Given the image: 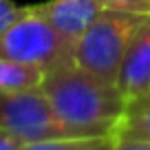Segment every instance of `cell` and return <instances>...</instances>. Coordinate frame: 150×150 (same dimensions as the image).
I'll return each instance as SVG.
<instances>
[{"mask_svg": "<svg viewBox=\"0 0 150 150\" xmlns=\"http://www.w3.org/2000/svg\"><path fill=\"white\" fill-rule=\"evenodd\" d=\"M40 88L53 110L69 128L84 135H106L119 130L128 99L115 82L69 62L44 73Z\"/></svg>", "mask_w": 150, "mask_h": 150, "instance_id": "6da1fadb", "label": "cell"}, {"mask_svg": "<svg viewBox=\"0 0 150 150\" xmlns=\"http://www.w3.org/2000/svg\"><path fill=\"white\" fill-rule=\"evenodd\" d=\"M144 16L148 13L104 9L80 38V42L75 47V64L95 73L102 80L117 84L126 47Z\"/></svg>", "mask_w": 150, "mask_h": 150, "instance_id": "7a4b0ae2", "label": "cell"}, {"mask_svg": "<svg viewBox=\"0 0 150 150\" xmlns=\"http://www.w3.org/2000/svg\"><path fill=\"white\" fill-rule=\"evenodd\" d=\"M0 57L42 69L44 73L75 62V49L35 7H27L0 33Z\"/></svg>", "mask_w": 150, "mask_h": 150, "instance_id": "3957f363", "label": "cell"}, {"mask_svg": "<svg viewBox=\"0 0 150 150\" xmlns=\"http://www.w3.org/2000/svg\"><path fill=\"white\" fill-rule=\"evenodd\" d=\"M0 128L22 139L24 150H35L42 141L57 137L84 135L69 128L57 117L40 86L16 93H0Z\"/></svg>", "mask_w": 150, "mask_h": 150, "instance_id": "277c9868", "label": "cell"}, {"mask_svg": "<svg viewBox=\"0 0 150 150\" xmlns=\"http://www.w3.org/2000/svg\"><path fill=\"white\" fill-rule=\"evenodd\" d=\"M117 86L128 102L150 93V13L144 16L126 47Z\"/></svg>", "mask_w": 150, "mask_h": 150, "instance_id": "5b68a950", "label": "cell"}, {"mask_svg": "<svg viewBox=\"0 0 150 150\" xmlns=\"http://www.w3.org/2000/svg\"><path fill=\"white\" fill-rule=\"evenodd\" d=\"M35 9L75 49L86 29L106 7L99 0H47L42 5H35Z\"/></svg>", "mask_w": 150, "mask_h": 150, "instance_id": "8992f818", "label": "cell"}, {"mask_svg": "<svg viewBox=\"0 0 150 150\" xmlns=\"http://www.w3.org/2000/svg\"><path fill=\"white\" fill-rule=\"evenodd\" d=\"M44 71L31 64L0 57V93H16V91L35 88L42 84Z\"/></svg>", "mask_w": 150, "mask_h": 150, "instance_id": "52a82bcc", "label": "cell"}, {"mask_svg": "<svg viewBox=\"0 0 150 150\" xmlns=\"http://www.w3.org/2000/svg\"><path fill=\"white\" fill-rule=\"evenodd\" d=\"M106 9H124L135 13H150V0H99Z\"/></svg>", "mask_w": 150, "mask_h": 150, "instance_id": "ba28073f", "label": "cell"}, {"mask_svg": "<svg viewBox=\"0 0 150 150\" xmlns=\"http://www.w3.org/2000/svg\"><path fill=\"white\" fill-rule=\"evenodd\" d=\"M27 9L24 5H18L16 0H0V33L5 31L22 11Z\"/></svg>", "mask_w": 150, "mask_h": 150, "instance_id": "9c48e42d", "label": "cell"}, {"mask_svg": "<svg viewBox=\"0 0 150 150\" xmlns=\"http://www.w3.org/2000/svg\"><path fill=\"white\" fill-rule=\"evenodd\" d=\"M0 150H24V144L13 132L0 128Z\"/></svg>", "mask_w": 150, "mask_h": 150, "instance_id": "30bf717a", "label": "cell"}, {"mask_svg": "<svg viewBox=\"0 0 150 150\" xmlns=\"http://www.w3.org/2000/svg\"><path fill=\"white\" fill-rule=\"evenodd\" d=\"M132 102H139V104H150V93H146L144 97H139V99H132ZM130 104V102H128Z\"/></svg>", "mask_w": 150, "mask_h": 150, "instance_id": "8fae6325", "label": "cell"}]
</instances>
